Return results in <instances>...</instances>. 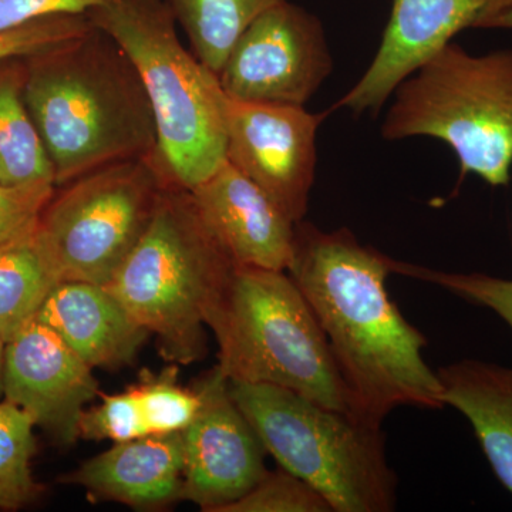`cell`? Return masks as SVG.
<instances>
[{
  "mask_svg": "<svg viewBox=\"0 0 512 512\" xmlns=\"http://www.w3.org/2000/svg\"><path fill=\"white\" fill-rule=\"evenodd\" d=\"M392 262L348 228L295 225L288 274L325 333L353 412L376 426L400 406L444 407L439 376L423 357L427 340L387 292Z\"/></svg>",
  "mask_w": 512,
  "mask_h": 512,
  "instance_id": "6da1fadb",
  "label": "cell"
},
{
  "mask_svg": "<svg viewBox=\"0 0 512 512\" xmlns=\"http://www.w3.org/2000/svg\"><path fill=\"white\" fill-rule=\"evenodd\" d=\"M25 60L26 106L56 187L104 165L158 154L146 89L113 37L92 25Z\"/></svg>",
  "mask_w": 512,
  "mask_h": 512,
  "instance_id": "7a4b0ae2",
  "label": "cell"
},
{
  "mask_svg": "<svg viewBox=\"0 0 512 512\" xmlns=\"http://www.w3.org/2000/svg\"><path fill=\"white\" fill-rule=\"evenodd\" d=\"M205 325L228 380L284 387L355 414L325 333L288 272L235 265L208 303Z\"/></svg>",
  "mask_w": 512,
  "mask_h": 512,
  "instance_id": "3957f363",
  "label": "cell"
},
{
  "mask_svg": "<svg viewBox=\"0 0 512 512\" xmlns=\"http://www.w3.org/2000/svg\"><path fill=\"white\" fill-rule=\"evenodd\" d=\"M86 15L130 57L153 109L165 170L175 185L194 190L227 161L217 74L185 49L164 0H109Z\"/></svg>",
  "mask_w": 512,
  "mask_h": 512,
  "instance_id": "277c9868",
  "label": "cell"
},
{
  "mask_svg": "<svg viewBox=\"0 0 512 512\" xmlns=\"http://www.w3.org/2000/svg\"><path fill=\"white\" fill-rule=\"evenodd\" d=\"M234 266L202 222L191 191L170 185L146 234L106 286L156 336L165 360L191 365L207 355L205 311Z\"/></svg>",
  "mask_w": 512,
  "mask_h": 512,
  "instance_id": "5b68a950",
  "label": "cell"
},
{
  "mask_svg": "<svg viewBox=\"0 0 512 512\" xmlns=\"http://www.w3.org/2000/svg\"><path fill=\"white\" fill-rule=\"evenodd\" d=\"M229 393L266 453L335 512H390L397 476L382 426L271 384L228 380Z\"/></svg>",
  "mask_w": 512,
  "mask_h": 512,
  "instance_id": "8992f818",
  "label": "cell"
},
{
  "mask_svg": "<svg viewBox=\"0 0 512 512\" xmlns=\"http://www.w3.org/2000/svg\"><path fill=\"white\" fill-rule=\"evenodd\" d=\"M392 96L387 141L427 136L454 151L461 178L476 174L507 187L512 168V49L471 55L450 42L414 70Z\"/></svg>",
  "mask_w": 512,
  "mask_h": 512,
  "instance_id": "52a82bcc",
  "label": "cell"
},
{
  "mask_svg": "<svg viewBox=\"0 0 512 512\" xmlns=\"http://www.w3.org/2000/svg\"><path fill=\"white\" fill-rule=\"evenodd\" d=\"M175 185L160 153L104 165L56 187L36 241L62 281L109 285Z\"/></svg>",
  "mask_w": 512,
  "mask_h": 512,
  "instance_id": "ba28073f",
  "label": "cell"
},
{
  "mask_svg": "<svg viewBox=\"0 0 512 512\" xmlns=\"http://www.w3.org/2000/svg\"><path fill=\"white\" fill-rule=\"evenodd\" d=\"M332 72L322 22L284 0L245 29L217 77L229 99L305 107Z\"/></svg>",
  "mask_w": 512,
  "mask_h": 512,
  "instance_id": "9c48e42d",
  "label": "cell"
},
{
  "mask_svg": "<svg viewBox=\"0 0 512 512\" xmlns=\"http://www.w3.org/2000/svg\"><path fill=\"white\" fill-rule=\"evenodd\" d=\"M227 161L254 181L295 224L305 220L315 183L320 124L299 106L247 103L225 96Z\"/></svg>",
  "mask_w": 512,
  "mask_h": 512,
  "instance_id": "30bf717a",
  "label": "cell"
},
{
  "mask_svg": "<svg viewBox=\"0 0 512 512\" xmlns=\"http://www.w3.org/2000/svg\"><path fill=\"white\" fill-rule=\"evenodd\" d=\"M201 407L183 431L184 467L178 500L224 512L268 473L265 447L215 366L197 383Z\"/></svg>",
  "mask_w": 512,
  "mask_h": 512,
  "instance_id": "8fae6325",
  "label": "cell"
},
{
  "mask_svg": "<svg viewBox=\"0 0 512 512\" xmlns=\"http://www.w3.org/2000/svg\"><path fill=\"white\" fill-rule=\"evenodd\" d=\"M100 393L93 367L45 323L33 319L6 342L3 397L57 443L79 439L84 410Z\"/></svg>",
  "mask_w": 512,
  "mask_h": 512,
  "instance_id": "7c38bea8",
  "label": "cell"
},
{
  "mask_svg": "<svg viewBox=\"0 0 512 512\" xmlns=\"http://www.w3.org/2000/svg\"><path fill=\"white\" fill-rule=\"evenodd\" d=\"M511 0H393L375 59L359 82L329 111L379 113L396 87L421 64L466 29H480L485 19Z\"/></svg>",
  "mask_w": 512,
  "mask_h": 512,
  "instance_id": "4fadbf2b",
  "label": "cell"
},
{
  "mask_svg": "<svg viewBox=\"0 0 512 512\" xmlns=\"http://www.w3.org/2000/svg\"><path fill=\"white\" fill-rule=\"evenodd\" d=\"M205 227L235 265L286 271L295 251V222L225 161L191 190Z\"/></svg>",
  "mask_w": 512,
  "mask_h": 512,
  "instance_id": "5bb4252c",
  "label": "cell"
},
{
  "mask_svg": "<svg viewBox=\"0 0 512 512\" xmlns=\"http://www.w3.org/2000/svg\"><path fill=\"white\" fill-rule=\"evenodd\" d=\"M183 467V433L151 434L114 443L59 481L97 500L150 510L178 500Z\"/></svg>",
  "mask_w": 512,
  "mask_h": 512,
  "instance_id": "9a60e30c",
  "label": "cell"
},
{
  "mask_svg": "<svg viewBox=\"0 0 512 512\" xmlns=\"http://www.w3.org/2000/svg\"><path fill=\"white\" fill-rule=\"evenodd\" d=\"M35 319L55 330L93 369L130 365L151 336L107 286L90 282H59Z\"/></svg>",
  "mask_w": 512,
  "mask_h": 512,
  "instance_id": "2e32d148",
  "label": "cell"
},
{
  "mask_svg": "<svg viewBox=\"0 0 512 512\" xmlns=\"http://www.w3.org/2000/svg\"><path fill=\"white\" fill-rule=\"evenodd\" d=\"M437 376L444 406L470 421L495 476L512 494V369L466 359Z\"/></svg>",
  "mask_w": 512,
  "mask_h": 512,
  "instance_id": "e0dca14e",
  "label": "cell"
},
{
  "mask_svg": "<svg viewBox=\"0 0 512 512\" xmlns=\"http://www.w3.org/2000/svg\"><path fill=\"white\" fill-rule=\"evenodd\" d=\"M25 59L0 60V183L55 184L52 163L26 106Z\"/></svg>",
  "mask_w": 512,
  "mask_h": 512,
  "instance_id": "ac0fdd59",
  "label": "cell"
},
{
  "mask_svg": "<svg viewBox=\"0 0 512 512\" xmlns=\"http://www.w3.org/2000/svg\"><path fill=\"white\" fill-rule=\"evenodd\" d=\"M281 2L284 0H164L187 35L191 52L217 76L245 29Z\"/></svg>",
  "mask_w": 512,
  "mask_h": 512,
  "instance_id": "d6986e66",
  "label": "cell"
},
{
  "mask_svg": "<svg viewBox=\"0 0 512 512\" xmlns=\"http://www.w3.org/2000/svg\"><path fill=\"white\" fill-rule=\"evenodd\" d=\"M55 269L32 237L0 249V335L9 342L36 318L59 284Z\"/></svg>",
  "mask_w": 512,
  "mask_h": 512,
  "instance_id": "ffe728a7",
  "label": "cell"
},
{
  "mask_svg": "<svg viewBox=\"0 0 512 512\" xmlns=\"http://www.w3.org/2000/svg\"><path fill=\"white\" fill-rule=\"evenodd\" d=\"M35 427L28 413L6 400L0 402V510H20L43 491L32 473Z\"/></svg>",
  "mask_w": 512,
  "mask_h": 512,
  "instance_id": "44dd1931",
  "label": "cell"
},
{
  "mask_svg": "<svg viewBox=\"0 0 512 512\" xmlns=\"http://www.w3.org/2000/svg\"><path fill=\"white\" fill-rule=\"evenodd\" d=\"M148 433H183L192 423L201 407L197 387L188 389L178 383L177 369L170 367L161 375L144 373L143 379L133 384Z\"/></svg>",
  "mask_w": 512,
  "mask_h": 512,
  "instance_id": "7402d4cb",
  "label": "cell"
},
{
  "mask_svg": "<svg viewBox=\"0 0 512 512\" xmlns=\"http://www.w3.org/2000/svg\"><path fill=\"white\" fill-rule=\"evenodd\" d=\"M393 274H402L420 281L430 282L460 296L464 301L484 306L497 313L512 329V279L480 274H454V272L434 271L424 266L392 262Z\"/></svg>",
  "mask_w": 512,
  "mask_h": 512,
  "instance_id": "603a6c76",
  "label": "cell"
},
{
  "mask_svg": "<svg viewBox=\"0 0 512 512\" xmlns=\"http://www.w3.org/2000/svg\"><path fill=\"white\" fill-rule=\"evenodd\" d=\"M328 501L312 485L285 468L268 471L258 484L224 512H330Z\"/></svg>",
  "mask_w": 512,
  "mask_h": 512,
  "instance_id": "cb8c5ba5",
  "label": "cell"
},
{
  "mask_svg": "<svg viewBox=\"0 0 512 512\" xmlns=\"http://www.w3.org/2000/svg\"><path fill=\"white\" fill-rule=\"evenodd\" d=\"M101 403L84 410L79 439L114 443L150 436L133 386L116 394L100 393Z\"/></svg>",
  "mask_w": 512,
  "mask_h": 512,
  "instance_id": "d4e9b609",
  "label": "cell"
},
{
  "mask_svg": "<svg viewBox=\"0 0 512 512\" xmlns=\"http://www.w3.org/2000/svg\"><path fill=\"white\" fill-rule=\"evenodd\" d=\"M92 28L86 13L45 16L0 32V60L28 57L52 49Z\"/></svg>",
  "mask_w": 512,
  "mask_h": 512,
  "instance_id": "484cf974",
  "label": "cell"
},
{
  "mask_svg": "<svg viewBox=\"0 0 512 512\" xmlns=\"http://www.w3.org/2000/svg\"><path fill=\"white\" fill-rule=\"evenodd\" d=\"M55 190L53 183H0V249L18 244L35 234L42 212Z\"/></svg>",
  "mask_w": 512,
  "mask_h": 512,
  "instance_id": "4316f807",
  "label": "cell"
},
{
  "mask_svg": "<svg viewBox=\"0 0 512 512\" xmlns=\"http://www.w3.org/2000/svg\"><path fill=\"white\" fill-rule=\"evenodd\" d=\"M109 0H0V32L45 16L87 13Z\"/></svg>",
  "mask_w": 512,
  "mask_h": 512,
  "instance_id": "83f0119b",
  "label": "cell"
},
{
  "mask_svg": "<svg viewBox=\"0 0 512 512\" xmlns=\"http://www.w3.org/2000/svg\"><path fill=\"white\" fill-rule=\"evenodd\" d=\"M480 29H510L512 30V0L510 3L493 13L484 20Z\"/></svg>",
  "mask_w": 512,
  "mask_h": 512,
  "instance_id": "f1b7e54d",
  "label": "cell"
},
{
  "mask_svg": "<svg viewBox=\"0 0 512 512\" xmlns=\"http://www.w3.org/2000/svg\"><path fill=\"white\" fill-rule=\"evenodd\" d=\"M6 340L0 335V397H3V365H5Z\"/></svg>",
  "mask_w": 512,
  "mask_h": 512,
  "instance_id": "f546056e",
  "label": "cell"
},
{
  "mask_svg": "<svg viewBox=\"0 0 512 512\" xmlns=\"http://www.w3.org/2000/svg\"><path fill=\"white\" fill-rule=\"evenodd\" d=\"M511 231H512V215H511Z\"/></svg>",
  "mask_w": 512,
  "mask_h": 512,
  "instance_id": "4dcf8cb0",
  "label": "cell"
}]
</instances>
